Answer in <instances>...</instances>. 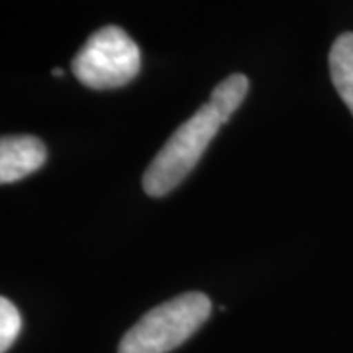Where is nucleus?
<instances>
[{
	"label": "nucleus",
	"instance_id": "f257e3e1",
	"mask_svg": "<svg viewBox=\"0 0 353 353\" xmlns=\"http://www.w3.org/2000/svg\"><path fill=\"white\" fill-rule=\"evenodd\" d=\"M210 299L202 292H185L152 308L128 330L118 353H169L208 320Z\"/></svg>",
	"mask_w": 353,
	"mask_h": 353
},
{
	"label": "nucleus",
	"instance_id": "f03ea898",
	"mask_svg": "<svg viewBox=\"0 0 353 353\" xmlns=\"http://www.w3.org/2000/svg\"><path fill=\"white\" fill-rule=\"evenodd\" d=\"M220 126L222 120L210 104H204L199 112L192 114L183 126L176 128L175 134L167 139L161 152L150 163L143 175V190L150 196H165L175 189L199 163Z\"/></svg>",
	"mask_w": 353,
	"mask_h": 353
},
{
	"label": "nucleus",
	"instance_id": "7ed1b4c3",
	"mask_svg": "<svg viewBox=\"0 0 353 353\" xmlns=\"http://www.w3.org/2000/svg\"><path fill=\"white\" fill-rule=\"evenodd\" d=\"M73 75L88 88L108 90L128 85L141 69L138 43L118 26L94 32L75 55Z\"/></svg>",
	"mask_w": 353,
	"mask_h": 353
},
{
	"label": "nucleus",
	"instance_id": "20e7f679",
	"mask_svg": "<svg viewBox=\"0 0 353 353\" xmlns=\"http://www.w3.org/2000/svg\"><path fill=\"white\" fill-rule=\"evenodd\" d=\"M48 159L43 141L34 136H4L0 141V183L8 185L38 171Z\"/></svg>",
	"mask_w": 353,
	"mask_h": 353
},
{
	"label": "nucleus",
	"instance_id": "39448f33",
	"mask_svg": "<svg viewBox=\"0 0 353 353\" xmlns=\"http://www.w3.org/2000/svg\"><path fill=\"white\" fill-rule=\"evenodd\" d=\"M332 83L353 114V34H341L330 50Z\"/></svg>",
	"mask_w": 353,
	"mask_h": 353
},
{
	"label": "nucleus",
	"instance_id": "423d86ee",
	"mask_svg": "<svg viewBox=\"0 0 353 353\" xmlns=\"http://www.w3.org/2000/svg\"><path fill=\"white\" fill-rule=\"evenodd\" d=\"M248 88H250V81L245 75L228 77L212 90L210 101L206 104H210V108L224 124L232 118V114L240 108V104L248 94Z\"/></svg>",
	"mask_w": 353,
	"mask_h": 353
},
{
	"label": "nucleus",
	"instance_id": "0eeeda50",
	"mask_svg": "<svg viewBox=\"0 0 353 353\" xmlns=\"http://www.w3.org/2000/svg\"><path fill=\"white\" fill-rule=\"evenodd\" d=\"M22 330V316L8 299H0V352L6 353Z\"/></svg>",
	"mask_w": 353,
	"mask_h": 353
},
{
	"label": "nucleus",
	"instance_id": "6e6552de",
	"mask_svg": "<svg viewBox=\"0 0 353 353\" xmlns=\"http://www.w3.org/2000/svg\"><path fill=\"white\" fill-rule=\"evenodd\" d=\"M51 75H53V77H63V69H53V71H51Z\"/></svg>",
	"mask_w": 353,
	"mask_h": 353
}]
</instances>
